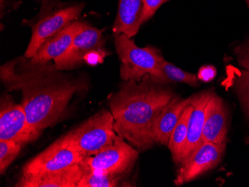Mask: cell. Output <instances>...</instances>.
I'll return each instance as SVG.
<instances>
[{
    "label": "cell",
    "instance_id": "obj_1",
    "mask_svg": "<svg viewBox=\"0 0 249 187\" xmlns=\"http://www.w3.org/2000/svg\"><path fill=\"white\" fill-rule=\"evenodd\" d=\"M18 71L11 61L1 68V79L10 90H21L28 124L37 137L64 114L71 98L82 90V81L71 79L50 62L34 64L22 58Z\"/></svg>",
    "mask_w": 249,
    "mask_h": 187
},
{
    "label": "cell",
    "instance_id": "obj_2",
    "mask_svg": "<svg viewBox=\"0 0 249 187\" xmlns=\"http://www.w3.org/2000/svg\"><path fill=\"white\" fill-rule=\"evenodd\" d=\"M175 96L169 86L155 83L149 75L141 82H124L109 98L116 133L138 151L151 149L155 144L153 131L157 119Z\"/></svg>",
    "mask_w": 249,
    "mask_h": 187
},
{
    "label": "cell",
    "instance_id": "obj_3",
    "mask_svg": "<svg viewBox=\"0 0 249 187\" xmlns=\"http://www.w3.org/2000/svg\"><path fill=\"white\" fill-rule=\"evenodd\" d=\"M111 112L102 111L74 128L64 138L84 157H90L114 143L117 135Z\"/></svg>",
    "mask_w": 249,
    "mask_h": 187
},
{
    "label": "cell",
    "instance_id": "obj_4",
    "mask_svg": "<svg viewBox=\"0 0 249 187\" xmlns=\"http://www.w3.org/2000/svg\"><path fill=\"white\" fill-rule=\"evenodd\" d=\"M116 51L121 61L120 77L124 82H141L146 75L154 76L163 59L160 51L153 47H138L128 36L122 34L114 39Z\"/></svg>",
    "mask_w": 249,
    "mask_h": 187
},
{
    "label": "cell",
    "instance_id": "obj_5",
    "mask_svg": "<svg viewBox=\"0 0 249 187\" xmlns=\"http://www.w3.org/2000/svg\"><path fill=\"white\" fill-rule=\"evenodd\" d=\"M103 31L88 26L77 34L64 54L54 60L58 70H71L89 61L97 63L107 55Z\"/></svg>",
    "mask_w": 249,
    "mask_h": 187
},
{
    "label": "cell",
    "instance_id": "obj_6",
    "mask_svg": "<svg viewBox=\"0 0 249 187\" xmlns=\"http://www.w3.org/2000/svg\"><path fill=\"white\" fill-rule=\"evenodd\" d=\"M85 157L62 136L28 161L22 168V174L55 172L82 163Z\"/></svg>",
    "mask_w": 249,
    "mask_h": 187
},
{
    "label": "cell",
    "instance_id": "obj_7",
    "mask_svg": "<svg viewBox=\"0 0 249 187\" xmlns=\"http://www.w3.org/2000/svg\"><path fill=\"white\" fill-rule=\"evenodd\" d=\"M138 155V151L118 135L114 143L95 155L85 157L83 163L93 171L120 176L134 167Z\"/></svg>",
    "mask_w": 249,
    "mask_h": 187
},
{
    "label": "cell",
    "instance_id": "obj_8",
    "mask_svg": "<svg viewBox=\"0 0 249 187\" xmlns=\"http://www.w3.org/2000/svg\"><path fill=\"white\" fill-rule=\"evenodd\" d=\"M83 8L82 3L75 4L40 14V19L32 26V37L25 52V58H33L45 40L73 23Z\"/></svg>",
    "mask_w": 249,
    "mask_h": 187
},
{
    "label": "cell",
    "instance_id": "obj_9",
    "mask_svg": "<svg viewBox=\"0 0 249 187\" xmlns=\"http://www.w3.org/2000/svg\"><path fill=\"white\" fill-rule=\"evenodd\" d=\"M225 149L226 142L221 144L201 142L199 147L180 164L175 184L183 185L217 167L223 157Z\"/></svg>",
    "mask_w": 249,
    "mask_h": 187
},
{
    "label": "cell",
    "instance_id": "obj_10",
    "mask_svg": "<svg viewBox=\"0 0 249 187\" xmlns=\"http://www.w3.org/2000/svg\"><path fill=\"white\" fill-rule=\"evenodd\" d=\"M29 128L22 104H17L9 96H2L0 109V139L11 140L22 146L37 139Z\"/></svg>",
    "mask_w": 249,
    "mask_h": 187
},
{
    "label": "cell",
    "instance_id": "obj_11",
    "mask_svg": "<svg viewBox=\"0 0 249 187\" xmlns=\"http://www.w3.org/2000/svg\"><path fill=\"white\" fill-rule=\"evenodd\" d=\"M213 91L206 90L192 96L190 100L193 109L188 121L187 141L180 156L179 164H181L201 144L203 128L205 125L207 107Z\"/></svg>",
    "mask_w": 249,
    "mask_h": 187
},
{
    "label": "cell",
    "instance_id": "obj_12",
    "mask_svg": "<svg viewBox=\"0 0 249 187\" xmlns=\"http://www.w3.org/2000/svg\"><path fill=\"white\" fill-rule=\"evenodd\" d=\"M88 26L84 21H75L61 29L45 40L35 56L30 58L31 61L34 64H44L61 56L71 47L77 34Z\"/></svg>",
    "mask_w": 249,
    "mask_h": 187
},
{
    "label": "cell",
    "instance_id": "obj_13",
    "mask_svg": "<svg viewBox=\"0 0 249 187\" xmlns=\"http://www.w3.org/2000/svg\"><path fill=\"white\" fill-rule=\"evenodd\" d=\"M85 172L83 162L55 172L22 174L17 187H77Z\"/></svg>",
    "mask_w": 249,
    "mask_h": 187
},
{
    "label": "cell",
    "instance_id": "obj_14",
    "mask_svg": "<svg viewBox=\"0 0 249 187\" xmlns=\"http://www.w3.org/2000/svg\"><path fill=\"white\" fill-rule=\"evenodd\" d=\"M228 112L222 98L213 93L208 104L201 142L216 144L225 143L227 139Z\"/></svg>",
    "mask_w": 249,
    "mask_h": 187
},
{
    "label": "cell",
    "instance_id": "obj_15",
    "mask_svg": "<svg viewBox=\"0 0 249 187\" xmlns=\"http://www.w3.org/2000/svg\"><path fill=\"white\" fill-rule=\"evenodd\" d=\"M191 97L180 99L175 96L162 110L154 126L153 140L155 144L168 146L169 139L184 109L190 104Z\"/></svg>",
    "mask_w": 249,
    "mask_h": 187
},
{
    "label": "cell",
    "instance_id": "obj_16",
    "mask_svg": "<svg viewBox=\"0 0 249 187\" xmlns=\"http://www.w3.org/2000/svg\"><path fill=\"white\" fill-rule=\"evenodd\" d=\"M143 0H120L117 18L113 27L114 37L123 34L131 38L142 24Z\"/></svg>",
    "mask_w": 249,
    "mask_h": 187
},
{
    "label": "cell",
    "instance_id": "obj_17",
    "mask_svg": "<svg viewBox=\"0 0 249 187\" xmlns=\"http://www.w3.org/2000/svg\"><path fill=\"white\" fill-rule=\"evenodd\" d=\"M150 79L155 83L161 85L178 83L187 84L193 86L198 85V75L182 70L164 58L160 61L158 74L151 76Z\"/></svg>",
    "mask_w": 249,
    "mask_h": 187
},
{
    "label": "cell",
    "instance_id": "obj_18",
    "mask_svg": "<svg viewBox=\"0 0 249 187\" xmlns=\"http://www.w3.org/2000/svg\"><path fill=\"white\" fill-rule=\"evenodd\" d=\"M225 83L236 93L245 117L249 122V71L229 66Z\"/></svg>",
    "mask_w": 249,
    "mask_h": 187
},
{
    "label": "cell",
    "instance_id": "obj_19",
    "mask_svg": "<svg viewBox=\"0 0 249 187\" xmlns=\"http://www.w3.org/2000/svg\"><path fill=\"white\" fill-rule=\"evenodd\" d=\"M192 109H193V107H192L191 104L184 109V112L180 116L177 125L173 130L170 139H169V144H168V148L171 152L173 161L178 165L180 162V156H181L183 149L185 146L186 141H187L188 121Z\"/></svg>",
    "mask_w": 249,
    "mask_h": 187
},
{
    "label": "cell",
    "instance_id": "obj_20",
    "mask_svg": "<svg viewBox=\"0 0 249 187\" xmlns=\"http://www.w3.org/2000/svg\"><path fill=\"white\" fill-rule=\"evenodd\" d=\"M120 180V175L93 171L85 166V172L77 187H115Z\"/></svg>",
    "mask_w": 249,
    "mask_h": 187
},
{
    "label": "cell",
    "instance_id": "obj_21",
    "mask_svg": "<svg viewBox=\"0 0 249 187\" xmlns=\"http://www.w3.org/2000/svg\"><path fill=\"white\" fill-rule=\"evenodd\" d=\"M22 146L11 140L0 139V173L5 174L11 163L17 158Z\"/></svg>",
    "mask_w": 249,
    "mask_h": 187
},
{
    "label": "cell",
    "instance_id": "obj_22",
    "mask_svg": "<svg viewBox=\"0 0 249 187\" xmlns=\"http://www.w3.org/2000/svg\"><path fill=\"white\" fill-rule=\"evenodd\" d=\"M234 54L239 65L249 71V37L234 48Z\"/></svg>",
    "mask_w": 249,
    "mask_h": 187
},
{
    "label": "cell",
    "instance_id": "obj_23",
    "mask_svg": "<svg viewBox=\"0 0 249 187\" xmlns=\"http://www.w3.org/2000/svg\"><path fill=\"white\" fill-rule=\"evenodd\" d=\"M144 11L142 15V24L149 20L156 13L157 10L169 0H143Z\"/></svg>",
    "mask_w": 249,
    "mask_h": 187
},
{
    "label": "cell",
    "instance_id": "obj_24",
    "mask_svg": "<svg viewBox=\"0 0 249 187\" xmlns=\"http://www.w3.org/2000/svg\"><path fill=\"white\" fill-rule=\"evenodd\" d=\"M216 69L213 66H203L199 69L198 79L204 82H209L216 75Z\"/></svg>",
    "mask_w": 249,
    "mask_h": 187
},
{
    "label": "cell",
    "instance_id": "obj_25",
    "mask_svg": "<svg viewBox=\"0 0 249 187\" xmlns=\"http://www.w3.org/2000/svg\"><path fill=\"white\" fill-rule=\"evenodd\" d=\"M40 3H41L40 14L46 13V12L53 9V6H54L56 2L55 0H40Z\"/></svg>",
    "mask_w": 249,
    "mask_h": 187
},
{
    "label": "cell",
    "instance_id": "obj_26",
    "mask_svg": "<svg viewBox=\"0 0 249 187\" xmlns=\"http://www.w3.org/2000/svg\"><path fill=\"white\" fill-rule=\"evenodd\" d=\"M246 2H247V5H248V6H249V0H246Z\"/></svg>",
    "mask_w": 249,
    "mask_h": 187
}]
</instances>
